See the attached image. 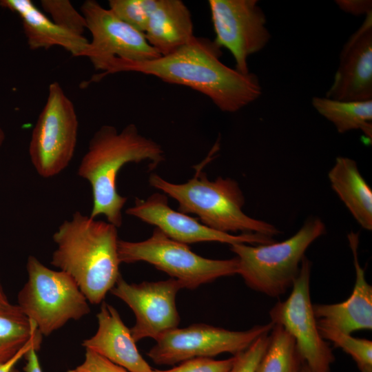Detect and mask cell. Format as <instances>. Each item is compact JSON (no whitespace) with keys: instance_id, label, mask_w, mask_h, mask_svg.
Segmentation results:
<instances>
[{"instance_id":"cell-17","label":"cell","mask_w":372,"mask_h":372,"mask_svg":"<svg viewBox=\"0 0 372 372\" xmlns=\"http://www.w3.org/2000/svg\"><path fill=\"white\" fill-rule=\"evenodd\" d=\"M96 318V333L82 342L85 349L95 351L130 372H153L138 350L130 329L113 306L103 301Z\"/></svg>"},{"instance_id":"cell-33","label":"cell","mask_w":372,"mask_h":372,"mask_svg":"<svg viewBox=\"0 0 372 372\" xmlns=\"http://www.w3.org/2000/svg\"><path fill=\"white\" fill-rule=\"evenodd\" d=\"M0 312L16 313L22 312L17 304H12L4 292L0 281ZM23 313V312H22Z\"/></svg>"},{"instance_id":"cell-1","label":"cell","mask_w":372,"mask_h":372,"mask_svg":"<svg viewBox=\"0 0 372 372\" xmlns=\"http://www.w3.org/2000/svg\"><path fill=\"white\" fill-rule=\"evenodd\" d=\"M221 47L214 40L194 37L174 52L145 61L112 59L102 63L90 82L107 75L134 72L189 87L209 97L225 112H236L257 100L262 87L257 75L240 73L220 61Z\"/></svg>"},{"instance_id":"cell-21","label":"cell","mask_w":372,"mask_h":372,"mask_svg":"<svg viewBox=\"0 0 372 372\" xmlns=\"http://www.w3.org/2000/svg\"><path fill=\"white\" fill-rule=\"evenodd\" d=\"M311 104L320 115L333 124L339 133L359 130L371 141L372 100L342 101L314 96Z\"/></svg>"},{"instance_id":"cell-28","label":"cell","mask_w":372,"mask_h":372,"mask_svg":"<svg viewBox=\"0 0 372 372\" xmlns=\"http://www.w3.org/2000/svg\"><path fill=\"white\" fill-rule=\"evenodd\" d=\"M236 356L225 360L211 358H195L185 360L167 370L153 369V372H229L235 362Z\"/></svg>"},{"instance_id":"cell-13","label":"cell","mask_w":372,"mask_h":372,"mask_svg":"<svg viewBox=\"0 0 372 372\" xmlns=\"http://www.w3.org/2000/svg\"><path fill=\"white\" fill-rule=\"evenodd\" d=\"M181 289L182 284L172 278L130 284L120 276L110 291L134 312L136 322L130 329L136 342L145 338L156 340L163 333L178 327L180 317L176 297Z\"/></svg>"},{"instance_id":"cell-19","label":"cell","mask_w":372,"mask_h":372,"mask_svg":"<svg viewBox=\"0 0 372 372\" xmlns=\"http://www.w3.org/2000/svg\"><path fill=\"white\" fill-rule=\"evenodd\" d=\"M144 34L161 56L169 54L194 37L191 12L181 0H158Z\"/></svg>"},{"instance_id":"cell-29","label":"cell","mask_w":372,"mask_h":372,"mask_svg":"<svg viewBox=\"0 0 372 372\" xmlns=\"http://www.w3.org/2000/svg\"><path fill=\"white\" fill-rule=\"evenodd\" d=\"M67 372H130L95 351L85 349L83 362Z\"/></svg>"},{"instance_id":"cell-15","label":"cell","mask_w":372,"mask_h":372,"mask_svg":"<svg viewBox=\"0 0 372 372\" xmlns=\"http://www.w3.org/2000/svg\"><path fill=\"white\" fill-rule=\"evenodd\" d=\"M325 97L342 101L372 100V12L344 45Z\"/></svg>"},{"instance_id":"cell-2","label":"cell","mask_w":372,"mask_h":372,"mask_svg":"<svg viewBox=\"0 0 372 372\" xmlns=\"http://www.w3.org/2000/svg\"><path fill=\"white\" fill-rule=\"evenodd\" d=\"M117 228L76 211L52 236L50 264L74 279L89 303H101L121 276Z\"/></svg>"},{"instance_id":"cell-6","label":"cell","mask_w":372,"mask_h":372,"mask_svg":"<svg viewBox=\"0 0 372 372\" xmlns=\"http://www.w3.org/2000/svg\"><path fill=\"white\" fill-rule=\"evenodd\" d=\"M26 269L28 280L18 293L17 305L43 336L90 313L89 302L70 275L47 267L33 256Z\"/></svg>"},{"instance_id":"cell-18","label":"cell","mask_w":372,"mask_h":372,"mask_svg":"<svg viewBox=\"0 0 372 372\" xmlns=\"http://www.w3.org/2000/svg\"><path fill=\"white\" fill-rule=\"evenodd\" d=\"M0 6L17 14L31 50L60 46L73 56H84L89 41L59 26L41 12L31 0H1Z\"/></svg>"},{"instance_id":"cell-31","label":"cell","mask_w":372,"mask_h":372,"mask_svg":"<svg viewBox=\"0 0 372 372\" xmlns=\"http://www.w3.org/2000/svg\"><path fill=\"white\" fill-rule=\"evenodd\" d=\"M43 336L39 335L30 342H28L15 355L9 360L0 363V372H11L15 367L17 363L25 357L27 352L31 349L39 350L42 342Z\"/></svg>"},{"instance_id":"cell-23","label":"cell","mask_w":372,"mask_h":372,"mask_svg":"<svg viewBox=\"0 0 372 372\" xmlns=\"http://www.w3.org/2000/svg\"><path fill=\"white\" fill-rule=\"evenodd\" d=\"M39 335L41 334L35 323L22 312H0V363L11 359L28 342Z\"/></svg>"},{"instance_id":"cell-8","label":"cell","mask_w":372,"mask_h":372,"mask_svg":"<svg viewBox=\"0 0 372 372\" xmlns=\"http://www.w3.org/2000/svg\"><path fill=\"white\" fill-rule=\"evenodd\" d=\"M78 127L72 101L59 83H50L28 149L31 163L40 176H55L68 166L75 152Z\"/></svg>"},{"instance_id":"cell-34","label":"cell","mask_w":372,"mask_h":372,"mask_svg":"<svg viewBox=\"0 0 372 372\" xmlns=\"http://www.w3.org/2000/svg\"><path fill=\"white\" fill-rule=\"evenodd\" d=\"M5 138H6L5 132L2 129V127L0 126V149L5 141Z\"/></svg>"},{"instance_id":"cell-10","label":"cell","mask_w":372,"mask_h":372,"mask_svg":"<svg viewBox=\"0 0 372 372\" xmlns=\"http://www.w3.org/2000/svg\"><path fill=\"white\" fill-rule=\"evenodd\" d=\"M311 263L304 256L292 291L270 310L271 322L279 324L294 338L303 362L311 372H330L335 356L321 337L310 296Z\"/></svg>"},{"instance_id":"cell-3","label":"cell","mask_w":372,"mask_h":372,"mask_svg":"<svg viewBox=\"0 0 372 372\" xmlns=\"http://www.w3.org/2000/svg\"><path fill=\"white\" fill-rule=\"evenodd\" d=\"M165 159L162 147L138 132L130 123L121 132L114 126L102 125L89 142L77 174L87 180L92 188V209L90 217L104 215L116 227L123 223L122 209L127 198L116 189V178L121 169L130 163L147 161L150 170Z\"/></svg>"},{"instance_id":"cell-9","label":"cell","mask_w":372,"mask_h":372,"mask_svg":"<svg viewBox=\"0 0 372 372\" xmlns=\"http://www.w3.org/2000/svg\"><path fill=\"white\" fill-rule=\"evenodd\" d=\"M273 326L270 322L245 331H231L206 324L177 327L160 336L147 355L158 365H173L192 358H212L224 353L236 355L260 335L271 331Z\"/></svg>"},{"instance_id":"cell-12","label":"cell","mask_w":372,"mask_h":372,"mask_svg":"<svg viewBox=\"0 0 372 372\" xmlns=\"http://www.w3.org/2000/svg\"><path fill=\"white\" fill-rule=\"evenodd\" d=\"M92 41L84 54L95 70L112 59L145 61L161 56L138 31L118 18L110 9L94 0H86L81 7Z\"/></svg>"},{"instance_id":"cell-26","label":"cell","mask_w":372,"mask_h":372,"mask_svg":"<svg viewBox=\"0 0 372 372\" xmlns=\"http://www.w3.org/2000/svg\"><path fill=\"white\" fill-rule=\"evenodd\" d=\"M41 5L56 25L74 34L83 36L87 29L86 21L70 1L41 0Z\"/></svg>"},{"instance_id":"cell-20","label":"cell","mask_w":372,"mask_h":372,"mask_svg":"<svg viewBox=\"0 0 372 372\" xmlns=\"http://www.w3.org/2000/svg\"><path fill=\"white\" fill-rule=\"evenodd\" d=\"M331 187L357 223L372 229V190L362 176L356 162L348 157H337L328 173Z\"/></svg>"},{"instance_id":"cell-32","label":"cell","mask_w":372,"mask_h":372,"mask_svg":"<svg viewBox=\"0 0 372 372\" xmlns=\"http://www.w3.org/2000/svg\"><path fill=\"white\" fill-rule=\"evenodd\" d=\"M35 349H31L25 355L26 363L23 367L25 372H43L38 355ZM11 372H19L17 369H14Z\"/></svg>"},{"instance_id":"cell-35","label":"cell","mask_w":372,"mask_h":372,"mask_svg":"<svg viewBox=\"0 0 372 372\" xmlns=\"http://www.w3.org/2000/svg\"><path fill=\"white\" fill-rule=\"evenodd\" d=\"M300 372H311L307 365L304 362Z\"/></svg>"},{"instance_id":"cell-5","label":"cell","mask_w":372,"mask_h":372,"mask_svg":"<svg viewBox=\"0 0 372 372\" xmlns=\"http://www.w3.org/2000/svg\"><path fill=\"white\" fill-rule=\"evenodd\" d=\"M324 223L308 219L290 238L281 242L236 243L230 249L238 260V272L251 289L272 298L284 294L297 278L309 247L325 234Z\"/></svg>"},{"instance_id":"cell-4","label":"cell","mask_w":372,"mask_h":372,"mask_svg":"<svg viewBox=\"0 0 372 372\" xmlns=\"http://www.w3.org/2000/svg\"><path fill=\"white\" fill-rule=\"evenodd\" d=\"M149 183L174 198L178 203V211L196 214L201 223L214 230L269 237L280 232L273 225L251 218L242 211L243 193L238 183L230 178L219 176L210 180L205 173L196 170L187 182L176 184L153 173Z\"/></svg>"},{"instance_id":"cell-24","label":"cell","mask_w":372,"mask_h":372,"mask_svg":"<svg viewBox=\"0 0 372 372\" xmlns=\"http://www.w3.org/2000/svg\"><path fill=\"white\" fill-rule=\"evenodd\" d=\"M321 337L351 356L360 372H372V342L334 329L318 326Z\"/></svg>"},{"instance_id":"cell-14","label":"cell","mask_w":372,"mask_h":372,"mask_svg":"<svg viewBox=\"0 0 372 372\" xmlns=\"http://www.w3.org/2000/svg\"><path fill=\"white\" fill-rule=\"evenodd\" d=\"M125 212L156 226L169 238L187 245L200 242L260 245L274 241L272 237L258 234L232 235L214 230L198 219L172 209L167 196L161 193H154L147 199L136 198L134 205Z\"/></svg>"},{"instance_id":"cell-7","label":"cell","mask_w":372,"mask_h":372,"mask_svg":"<svg viewBox=\"0 0 372 372\" xmlns=\"http://www.w3.org/2000/svg\"><path fill=\"white\" fill-rule=\"evenodd\" d=\"M121 263L148 262L194 289L217 278L238 274V258L216 260L202 257L187 244L174 240L155 227L151 236L139 242L118 240Z\"/></svg>"},{"instance_id":"cell-30","label":"cell","mask_w":372,"mask_h":372,"mask_svg":"<svg viewBox=\"0 0 372 372\" xmlns=\"http://www.w3.org/2000/svg\"><path fill=\"white\" fill-rule=\"evenodd\" d=\"M336 5L340 10L355 16H366L372 12L371 0H336Z\"/></svg>"},{"instance_id":"cell-25","label":"cell","mask_w":372,"mask_h":372,"mask_svg":"<svg viewBox=\"0 0 372 372\" xmlns=\"http://www.w3.org/2000/svg\"><path fill=\"white\" fill-rule=\"evenodd\" d=\"M158 0H110V9L118 18L145 33L149 17Z\"/></svg>"},{"instance_id":"cell-22","label":"cell","mask_w":372,"mask_h":372,"mask_svg":"<svg viewBox=\"0 0 372 372\" xmlns=\"http://www.w3.org/2000/svg\"><path fill=\"white\" fill-rule=\"evenodd\" d=\"M303 363L293 336L282 326L273 324L256 372H300Z\"/></svg>"},{"instance_id":"cell-27","label":"cell","mask_w":372,"mask_h":372,"mask_svg":"<svg viewBox=\"0 0 372 372\" xmlns=\"http://www.w3.org/2000/svg\"><path fill=\"white\" fill-rule=\"evenodd\" d=\"M269 332L260 335L247 349L236 355L229 372H256L269 342Z\"/></svg>"},{"instance_id":"cell-16","label":"cell","mask_w":372,"mask_h":372,"mask_svg":"<svg viewBox=\"0 0 372 372\" xmlns=\"http://www.w3.org/2000/svg\"><path fill=\"white\" fill-rule=\"evenodd\" d=\"M353 256L355 282L353 291L346 300L335 304H313L318 326L351 334L372 329V287L365 278L364 269L358 260L359 236L351 231L347 235Z\"/></svg>"},{"instance_id":"cell-11","label":"cell","mask_w":372,"mask_h":372,"mask_svg":"<svg viewBox=\"0 0 372 372\" xmlns=\"http://www.w3.org/2000/svg\"><path fill=\"white\" fill-rule=\"evenodd\" d=\"M214 41L232 54L236 70L249 74V57L262 50L271 34L257 0H209Z\"/></svg>"}]
</instances>
